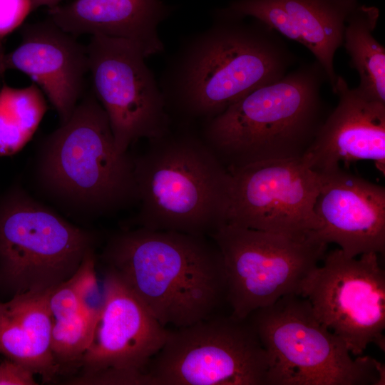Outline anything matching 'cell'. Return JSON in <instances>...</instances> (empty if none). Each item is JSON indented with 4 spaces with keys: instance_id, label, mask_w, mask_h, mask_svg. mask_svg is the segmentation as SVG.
Returning <instances> with one entry per match:
<instances>
[{
    "instance_id": "1",
    "label": "cell",
    "mask_w": 385,
    "mask_h": 385,
    "mask_svg": "<svg viewBox=\"0 0 385 385\" xmlns=\"http://www.w3.org/2000/svg\"><path fill=\"white\" fill-rule=\"evenodd\" d=\"M225 9L188 36L158 81L173 123L199 127L254 90L282 78L297 62L280 35Z\"/></svg>"
},
{
    "instance_id": "23",
    "label": "cell",
    "mask_w": 385,
    "mask_h": 385,
    "mask_svg": "<svg viewBox=\"0 0 385 385\" xmlns=\"http://www.w3.org/2000/svg\"><path fill=\"white\" fill-rule=\"evenodd\" d=\"M32 10L30 0H0V39L21 25Z\"/></svg>"
},
{
    "instance_id": "21",
    "label": "cell",
    "mask_w": 385,
    "mask_h": 385,
    "mask_svg": "<svg viewBox=\"0 0 385 385\" xmlns=\"http://www.w3.org/2000/svg\"><path fill=\"white\" fill-rule=\"evenodd\" d=\"M377 7L359 4L348 16L343 44L350 66L359 74L356 88L367 98L385 103V48L374 37Z\"/></svg>"
},
{
    "instance_id": "3",
    "label": "cell",
    "mask_w": 385,
    "mask_h": 385,
    "mask_svg": "<svg viewBox=\"0 0 385 385\" xmlns=\"http://www.w3.org/2000/svg\"><path fill=\"white\" fill-rule=\"evenodd\" d=\"M133 155L138 210L130 228L210 237L227 223L232 175L197 126L172 123Z\"/></svg>"
},
{
    "instance_id": "18",
    "label": "cell",
    "mask_w": 385,
    "mask_h": 385,
    "mask_svg": "<svg viewBox=\"0 0 385 385\" xmlns=\"http://www.w3.org/2000/svg\"><path fill=\"white\" fill-rule=\"evenodd\" d=\"M172 9L161 0H73L48 8V20L76 36L101 35L125 39L145 58L164 51L159 25Z\"/></svg>"
},
{
    "instance_id": "4",
    "label": "cell",
    "mask_w": 385,
    "mask_h": 385,
    "mask_svg": "<svg viewBox=\"0 0 385 385\" xmlns=\"http://www.w3.org/2000/svg\"><path fill=\"white\" fill-rule=\"evenodd\" d=\"M35 178L43 194L76 218H94L138 201L133 155L115 146L108 116L93 91L42 141Z\"/></svg>"
},
{
    "instance_id": "8",
    "label": "cell",
    "mask_w": 385,
    "mask_h": 385,
    "mask_svg": "<svg viewBox=\"0 0 385 385\" xmlns=\"http://www.w3.org/2000/svg\"><path fill=\"white\" fill-rule=\"evenodd\" d=\"M210 237L223 258L230 315L240 319L284 296L299 295L328 245L311 235L299 239L231 224Z\"/></svg>"
},
{
    "instance_id": "22",
    "label": "cell",
    "mask_w": 385,
    "mask_h": 385,
    "mask_svg": "<svg viewBox=\"0 0 385 385\" xmlns=\"http://www.w3.org/2000/svg\"><path fill=\"white\" fill-rule=\"evenodd\" d=\"M47 109L46 96L34 83L24 88L2 86L0 89V157L15 154L28 143Z\"/></svg>"
},
{
    "instance_id": "2",
    "label": "cell",
    "mask_w": 385,
    "mask_h": 385,
    "mask_svg": "<svg viewBox=\"0 0 385 385\" xmlns=\"http://www.w3.org/2000/svg\"><path fill=\"white\" fill-rule=\"evenodd\" d=\"M101 259L165 327L209 319L227 302L223 258L210 237L128 228L109 238Z\"/></svg>"
},
{
    "instance_id": "19",
    "label": "cell",
    "mask_w": 385,
    "mask_h": 385,
    "mask_svg": "<svg viewBox=\"0 0 385 385\" xmlns=\"http://www.w3.org/2000/svg\"><path fill=\"white\" fill-rule=\"evenodd\" d=\"M95 250L84 257L76 273L51 289V349L59 374L78 369L89 346L99 316Z\"/></svg>"
},
{
    "instance_id": "24",
    "label": "cell",
    "mask_w": 385,
    "mask_h": 385,
    "mask_svg": "<svg viewBox=\"0 0 385 385\" xmlns=\"http://www.w3.org/2000/svg\"><path fill=\"white\" fill-rule=\"evenodd\" d=\"M34 374L27 366L8 358L0 362V385H36Z\"/></svg>"
},
{
    "instance_id": "15",
    "label": "cell",
    "mask_w": 385,
    "mask_h": 385,
    "mask_svg": "<svg viewBox=\"0 0 385 385\" xmlns=\"http://www.w3.org/2000/svg\"><path fill=\"white\" fill-rule=\"evenodd\" d=\"M21 34V43L11 52L4 54L0 45V78L8 69L26 74L63 123L83 96L89 72L87 46L50 20L27 24Z\"/></svg>"
},
{
    "instance_id": "7",
    "label": "cell",
    "mask_w": 385,
    "mask_h": 385,
    "mask_svg": "<svg viewBox=\"0 0 385 385\" xmlns=\"http://www.w3.org/2000/svg\"><path fill=\"white\" fill-rule=\"evenodd\" d=\"M97 240L21 187H11L0 195V290L13 297L52 289L76 273Z\"/></svg>"
},
{
    "instance_id": "17",
    "label": "cell",
    "mask_w": 385,
    "mask_h": 385,
    "mask_svg": "<svg viewBox=\"0 0 385 385\" xmlns=\"http://www.w3.org/2000/svg\"><path fill=\"white\" fill-rule=\"evenodd\" d=\"M358 0H234L225 9L251 17L304 46L322 67L333 89L338 75L336 51L343 44L346 21Z\"/></svg>"
},
{
    "instance_id": "6",
    "label": "cell",
    "mask_w": 385,
    "mask_h": 385,
    "mask_svg": "<svg viewBox=\"0 0 385 385\" xmlns=\"http://www.w3.org/2000/svg\"><path fill=\"white\" fill-rule=\"evenodd\" d=\"M247 319L267 354V385L385 384L384 365L369 356L354 359L300 295L284 296Z\"/></svg>"
},
{
    "instance_id": "25",
    "label": "cell",
    "mask_w": 385,
    "mask_h": 385,
    "mask_svg": "<svg viewBox=\"0 0 385 385\" xmlns=\"http://www.w3.org/2000/svg\"><path fill=\"white\" fill-rule=\"evenodd\" d=\"M32 9H36L42 6H48L51 8L59 4L62 0H30Z\"/></svg>"
},
{
    "instance_id": "14",
    "label": "cell",
    "mask_w": 385,
    "mask_h": 385,
    "mask_svg": "<svg viewBox=\"0 0 385 385\" xmlns=\"http://www.w3.org/2000/svg\"><path fill=\"white\" fill-rule=\"evenodd\" d=\"M320 187L314 204L319 228L311 235L335 243L356 257L385 250V188L343 170L318 173Z\"/></svg>"
},
{
    "instance_id": "13",
    "label": "cell",
    "mask_w": 385,
    "mask_h": 385,
    "mask_svg": "<svg viewBox=\"0 0 385 385\" xmlns=\"http://www.w3.org/2000/svg\"><path fill=\"white\" fill-rule=\"evenodd\" d=\"M105 268L99 316L77 377L145 374L165 344L169 329L160 324L115 271Z\"/></svg>"
},
{
    "instance_id": "11",
    "label": "cell",
    "mask_w": 385,
    "mask_h": 385,
    "mask_svg": "<svg viewBox=\"0 0 385 385\" xmlns=\"http://www.w3.org/2000/svg\"><path fill=\"white\" fill-rule=\"evenodd\" d=\"M87 46L93 93L105 111L120 153L172 125L165 102L140 49L125 39L91 36Z\"/></svg>"
},
{
    "instance_id": "9",
    "label": "cell",
    "mask_w": 385,
    "mask_h": 385,
    "mask_svg": "<svg viewBox=\"0 0 385 385\" xmlns=\"http://www.w3.org/2000/svg\"><path fill=\"white\" fill-rule=\"evenodd\" d=\"M268 369L247 318L214 315L169 330L147 373L153 385H267Z\"/></svg>"
},
{
    "instance_id": "12",
    "label": "cell",
    "mask_w": 385,
    "mask_h": 385,
    "mask_svg": "<svg viewBox=\"0 0 385 385\" xmlns=\"http://www.w3.org/2000/svg\"><path fill=\"white\" fill-rule=\"evenodd\" d=\"M229 171L227 224L299 239L319 228L314 204L320 176L302 157L261 161Z\"/></svg>"
},
{
    "instance_id": "5",
    "label": "cell",
    "mask_w": 385,
    "mask_h": 385,
    "mask_svg": "<svg viewBox=\"0 0 385 385\" xmlns=\"http://www.w3.org/2000/svg\"><path fill=\"white\" fill-rule=\"evenodd\" d=\"M327 81L314 60L260 87L199 126L228 169L302 157L328 114L322 96Z\"/></svg>"
},
{
    "instance_id": "10",
    "label": "cell",
    "mask_w": 385,
    "mask_h": 385,
    "mask_svg": "<svg viewBox=\"0 0 385 385\" xmlns=\"http://www.w3.org/2000/svg\"><path fill=\"white\" fill-rule=\"evenodd\" d=\"M323 260L306 279L299 295L351 354L362 355L371 343L384 351L385 272L377 254L356 259L339 248L326 253Z\"/></svg>"
},
{
    "instance_id": "20",
    "label": "cell",
    "mask_w": 385,
    "mask_h": 385,
    "mask_svg": "<svg viewBox=\"0 0 385 385\" xmlns=\"http://www.w3.org/2000/svg\"><path fill=\"white\" fill-rule=\"evenodd\" d=\"M51 289L0 302V354L29 368L44 382L59 374L51 349Z\"/></svg>"
},
{
    "instance_id": "16",
    "label": "cell",
    "mask_w": 385,
    "mask_h": 385,
    "mask_svg": "<svg viewBox=\"0 0 385 385\" xmlns=\"http://www.w3.org/2000/svg\"><path fill=\"white\" fill-rule=\"evenodd\" d=\"M339 101L302 156L320 173L341 163L369 160L384 175L385 103L371 100L337 76L332 89Z\"/></svg>"
}]
</instances>
